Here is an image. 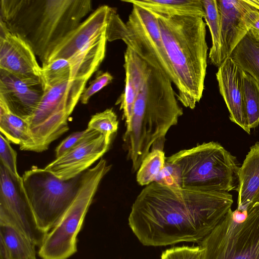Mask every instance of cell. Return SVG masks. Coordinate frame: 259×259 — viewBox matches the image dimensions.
Returning a JSON list of instances; mask_svg holds the SVG:
<instances>
[{
	"instance_id": "obj_1",
	"label": "cell",
	"mask_w": 259,
	"mask_h": 259,
	"mask_svg": "<svg viewBox=\"0 0 259 259\" xmlns=\"http://www.w3.org/2000/svg\"><path fill=\"white\" fill-rule=\"evenodd\" d=\"M233 203L229 192L186 189L154 182L136 198L128 225L145 246L199 242L224 218Z\"/></svg>"
},
{
	"instance_id": "obj_2",
	"label": "cell",
	"mask_w": 259,
	"mask_h": 259,
	"mask_svg": "<svg viewBox=\"0 0 259 259\" xmlns=\"http://www.w3.org/2000/svg\"><path fill=\"white\" fill-rule=\"evenodd\" d=\"M172 83L163 72L148 64L122 137L133 172L151 151L163 150L166 133L183 114Z\"/></svg>"
},
{
	"instance_id": "obj_3",
	"label": "cell",
	"mask_w": 259,
	"mask_h": 259,
	"mask_svg": "<svg viewBox=\"0 0 259 259\" xmlns=\"http://www.w3.org/2000/svg\"><path fill=\"white\" fill-rule=\"evenodd\" d=\"M91 9L90 0H1L0 20L30 46L42 63L49 50Z\"/></svg>"
},
{
	"instance_id": "obj_4",
	"label": "cell",
	"mask_w": 259,
	"mask_h": 259,
	"mask_svg": "<svg viewBox=\"0 0 259 259\" xmlns=\"http://www.w3.org/2000/svg\"><path fill=\"white\" fill-rule=\"evenodd\" d=\"M154 14L173 71L178 100L193 109L204 89L208 49L205 22L200 17Z\"/></svg>"
},
{
	"instance_id": "obj_5",
	"label": "cell",
	"mask_w": 259,
	"mask_h": 259,
	"mask_svg": "<svg viewBox=\"0 0 259 259\" xmlns=\"http://www.w3.org/2000/svg\"><path fill=\"white\" fill-rule=\"evenodd\" d=\"M165 161L173 168L176 187L226 192L237 188L236 158L217 142L181 150Z\"/></svg>"
},
{
	"instance_id": "obj_6",
	"label": "cell",
	"mask_w": 259,
	"mask_h": 259,
	"mask_svg": "<svg viewBox=\"0 0 259 259\" xmlns=\"http://www.w3.org/2000/svg\"><path fill=\"white\" fill-rule=\"evenodd\" d=\"M199 243L200 259H259V190L246 208L231 209Z\"/></svg>"
},
{
	"instance_id": "obj_7",
	"label": "cell",
	"mask_w": 259,
	"mask_h": 259,
	"mask_svg": "<svg viewBox=\"0 0 259 259\" xmlns=\"http://www.w3.org/2000/svg\"><path fill=\"white\" fill-rule=\"evenodd\" d=\"M111 167L102 157L83 172L75 198L39 247L42 259H67L76 252L77 235L99 184Z\"/></svg>"
},
{
	"instance_id": "obj_8",
	"label": "cell",
	"mask_w": 259,
	"mask_h": 259,
	"mask_svg": "<svg viewBox=\"0 0 259 259\" xmlns=\"http://www.w3.org/2000/svg\"><path fill=\"white\" fill-rule=\"evenodd\" d=\"M107 41L121 39L148 64L160 70L174 81L157 16L151 11L133 5L125 23L114 9L106 28Z\"/></svg>"
},
{
	"instance_id": "obj_9",
	"label": "cell",
	"mask_w": 259,
	"mask_h": 259,
	"mask_svg": "<svg viewBox=\"0 0 259 259\" xmlns=\"http://www.w3.org/2000/svg\"><path fill=\"white\" fill-rule=\"evenodd\" d=\"M88 80L71 78L45 89L40 102L28 122L33 151L41 152L69 130L68 119Z\"/></svg>"
},
{
	"instance_id": "obj_10",
	"label": "cell",
	"mask_w": 259,
	"mask_h": 259,
	"mask_svg": "<svg viewBox=\"0 0 259 259\" xmlns=\"http://www.w3.org/2000/svg\"><path fill=\"white\" fill-rule=\"evenodd\" d=\"M82 174L61 180L45 168L33 166L22 179L38 228L47 233L55 225L75 198Z\"/></svg>"
},
{
	"instance_id": "obj_11",
	"label": "cell",
	"mask_w": 259,
	"mask_h": 259,
	"mask_svg": "<svg viewBox=\"0 0 259 259\" xmlns=\"http://www.w3.org/2000/svg\"><path fill=\"white\" fill-rule=\"evenodd\" d=\"M0 212L11 217L26 236L40 247L47 233L38 227L23 187L22 177L0 163Z\"/></svg>"
},
{
	"instance_id": "obj_12",
	"label": "cell",
	"mask_w": 259,
	"mask_h": 259,
	"mask_svg": "<svg viewBox=\"0 0 259 259\" xmlns=\"http://www.w3.org/2000/svg\"><path fill=\"white\" fill-rule=\"evenodd\" d=\"M40 77H24L0 69V99L10 111L28 123L44 93Z\"/></svg>"
},
{
	"instance_id": "obj_13",
	"label": "cell",
	"mask_w": 259,
	"mask_h": 259,
	"mask_svg": "<svg viewBox=\"0 0 259 259\" xmlns=\"http://www.w3.org/2000/svg\"><path fill=\"white\" fill-rule=\"evenodd\" d=\"M111 141V138L99 133L56 158L45 169L61 180L72 179L101 158L109 149Z\"/></svg>"
},
{
	"instance_id": "obj_14",
	"label": "cell",
	"mask_w": 259,
	"mask_h": 259,
	"mask_svg": "<svg viewBox=\"0 0 259 259\" xmlns=\"http://www.w3.org/2000/svg\"><path fill=\"white\" fill-rule=\"evenodd\" d=\"M217 2L221 26L223 63L250 29V13L259 9V0H217Z\"/></svg>"
},
{
	"instance_id": "obj_15",
	"label": "cell",
	"mask_w": 259,
	"mask_h": 259,
	"mask_svg": "<svg viewBox=\"0 0 259 259\" xmlns=\"http://www.w3.org/2000/svg\"><path fill=\"white\" fill-rule=\"evenodd\" d=\"M112 8L103 5L95 10L74 29L48 51L42 66L59 59H68L106 30Z\"/></svg>"
},
{
	"instance_id": "obj_16",
	"label": "cell",
	"mask_w": 259,
	"mask_h": 259,
	"mask_svg": "<svg viewBox=\"0 0 259 259\" xmlns=\"http://www.w3.org/2000/svg\"><path fill=\"white\" fill-rule=\"evenodd\" d=\"M0 69L24 77H40L41 67L30 46L0 20Z\"/></svg>"
},
{
	"instance_id": "obj_17",
	"label": "cell",
	"mask_w": 259,
	"mask_h": 259,
	"mask_svg": "<svg viewBox=\"0 0 259 259\" xmlns=\"http://www.w3.org/2000/svg\"><path fill=\"white\" fill-rule=\"evenodd\" d=\"M243 75L244 71L230 57L223 61L216 73L220 92L228 109L230 120L250 134L243 105Z\"/></svg>"
},
{
	"instance_id": "obj_18",
	"label": "cell",
	"mask_w": 259,
	"mask_h": 259,
	"mask_svg": "<svg viewBox=\"0 0 259 259\" xmlns=\"http://www.w3.org/2000/svg\"><path fill=\"white\" fill-rule=\"evenodd\" d=\"M125 86L116 105H119L125 120L126 130L130 127L135 102L146 75L148 64L134 51L126 47L124 54Z\"/></svg>"
},
{
	"instance_id": "obj_19",
	"label": "cell",
	"mask_w": 259,
	"mask_h": 259,
	"mask_svg": "<svg viewBox=\"0 0 259 259\" xmlns=\"http://www.w3.org/2000/svg\"><path fill=\"white\" fill-rule=\"evenodd\" d=\"M105 31L67 59L71 66V78L89 80L98 70L105 56L107 41Z\"/></svg>"
},
{
	"instance_id": "obj_20",
	"label": "cell",
	"mask_w": 259,
	"mask_h": 259,
	"mask_svg": "<svg viewBox=\"0 0 259 259\" xmlns=\"http://www.w3.org/2000/svg\"><path fill=\"white\" fill-rule=\"evenodd\" d=\"M237 208H246L259 190V142L250 148L237 171Z\"/></svg>"
},
{
	"instance_id": "obj_21",
	"label": "cell",
	"mask_w": 259,
	"mask_h": 259,
	"mask_svg": "<svg viewBox=\"0 0 259 259\" xmlns=\"http://www.w3.org/2000/svg\"><path fill=\"white\" fill-rule=\"evenodd\" d=\"M144 8L151 12L167 17L195 16L204 19L201 0H121Z\"/></svg>"
},
{
	"instance_id": "obj_22",
	"label": "cell",
	"mask_w": 259,
	"mask_h": 259,
	"mask_svg": "<svg viewBox=\"0 0 259 259\" xmlns=\"http://www.w3.org/2000/svg\"><path fill=\"white\" fill-rule=\"evenodd\" d=\"M0 131L9 142L19 145L20 149L33 151L34 143L29 123L13 114L0 99Z\"/></svg>"
},
{
	"instance_id": "obj_23",
	"label": "cell",
	"mask_w": 259,
	"mask_h": 259,
	"mask_svg": "<svg viewBox=\"0 0 259 259\" xmlns=\"http://www.w3.org/2000/svg\"><path fill=\"white\" fill-rule=\"evenodd\" d=\"M229 57L259 83V34L257 32L249 29Z\"/></svg>"
},
{
	"instance_id": "obj_24",
	"label": "cell",
	"mask_w": 259,
	"mask_h": 259,
	"mask_svg": "<svg viewBox=\"0 0 259 259\" xmlns=\"http://www.w3.org/2000/svg\"><path fill=\"white\" fill-rule=\"evenodd\" d=\"M0 241L10 259H36V245L15 224L0 223Z\"/></svg>"
},
{
	"instance_id": "obj_25",
	"label": "cell",
	"mask_w": 259,
	"mask_h": 259,
	"mask_svg": "<svg viewBox=\"0 0 259 259\" xmlns=\"http://www.w3.org/2000/svg\"><path fill=\"white\" fill-rule=\"evenodd\" d=\"M204 11V19L209 29L212 45L208 54L210 63L219 67L222 63V42L220 14L217 0H201Z\"/></svg>"
},
{
	"instance_id": "obj_26",
	"label": "cell",
	"mask_w": 259,
	"mask_h": 259,
	"mask_svg": "<svg viewBox=\"0 0 259 259\" xmlns=\"http://www.w3.org/2000/svg\"><path fill=\"white\" fill-rule=\"evenodd\" d=\"M243 105L248 128L259 124V83L244 72L243 81Z\"/></svg>"
},
{
	"instance_id": "obj_27",
	"label": "cell",
	"mask_w": 259,
	"mask_h": 259,
	"mask_svg": "<svg viewBox=\"0 0 259 259\" xmlns=\"http://www.w3.org/2000/svg\"><path fill=\"white\" fill-rule=\"evenodd\" d=\"M166 157L160 149L151 151L143 160L137 174V181L141 186H147L154 182L163 169Z\"/></svg>"
},
{
	"instance_id": "obj_28",
	"label": "cell",
	"mask_w": 259,
	"mask_h": 259,
	"mask_svg": "<svg viewBox=\"0 0 259 259\" xmlns=\"http://www.w3.org/2000/svg\"><path fill=\"white\" fill-rule=\"evenodd\" d=\"M40 78L44 90L71 79V69L69 61L59 59L42 66Z\"/></svg>"
},
{
	"instance_id": "obj_29",
	"label": "cell",
	"mask_w": 259,
	"mask_h": 259,
	"mask_svg": "<svg viewBox=\"0 0 259 259\" xmlns=\"http://www.w3.org/2000/svg\"><path fill=\"white\" fill-rule=\"evenodd\" d=\"M117 115L112 109H107L93 115L88 123L87 128L95 131L104 136L111 138L118 129Z\"/></svg>"
},
{
	"instance_id": "obj_30",
	"label": "cell",
	"mask_w": 259,
	"mask_h": 259,
	"mask_svg": "<svg viewBox=\"0 0 259 259\" xmlns=\"http://www.w3.org/2000/svg\"><path fill=\"white\" fill-rule=\"evenodd\" d=\"M99 133L97 131H91L88 128L81 132H76L72 133L63 140L56 147L55 150L56 158L61 156L68 151L80 144L87 139Z\"/></svg>"
},
{
	"instance_id": "obj_31",
	"label": "cell",
	"mask_w": 259,
	"mask_h": 259,
	"mask_svg": "<svg viewBox=\"0 0 259 259\" xmlns=\"http://www.w3.org/2000/svg\"><path fill=\"white\" fill-rule=\"evenodd\" d=\"M201 249L198 246L174 247L162 252L160 259H200Z\"/></svg>"
},
{
	"instance_id": "obj_32",
	"label": "cell",
	"mask_w": 259,
	"mask_h": 259,
	"mask_svg": "<svg viewBox=\"0 0 259 259\" xmlns=\"http://www.w3.org/2000/svg\"><path fill=\"white\" fill-rule=\"evenodd\" d=\"M0 163L13 175L18 176L17 168V153L11 146L9 141L0 135Z\"/></svg>"
},
{
	"instance_id": "obj_33",
	"label": "cell",
	"mask_w": 259,
	"mask_h": 259,
	"mask_svg": "<svg viewBox=\"0 0 259 259\" xmlns=\"http://www.w3.org/2000/svg\"><path fill=\"white\" fill-rule=\"evenodd\" d=\"M113 79L112 75L108 72H103L98 75L89 87L83 92L80 98L81 103L83 104H87L93 95L110 83Z\"/></svg>"
},
{
	"instance_id": "obj_34",
	"label": "cell",
	"mask_w": 259,
	"mask_h": 259,
	"mask_svg": "<svg viewBox=\"0 0 259 259\" xmlns=\"http://www.w3.org/2000/svg\"><path fill=\"white\" fill-rule=\"evenodd\" d=\"M0 259H10L6 247L1 241H0Z\"/></svg>"
},
{
	"instance_id": "obj_35",
	"label": "cell",
	"mask_w": 259,
	"mask_h": 259,
	"mask_svg": "<svg viewBox=\"0 0 259 259\" xmlns=\"http://www.w3.org/2000/svg\"><path fill=\"white\" fill-rule=\"evenodd\" d=\"M251 29L254 30L259 34V17L253 24Z\"/></svg>"
}]
</instances>
